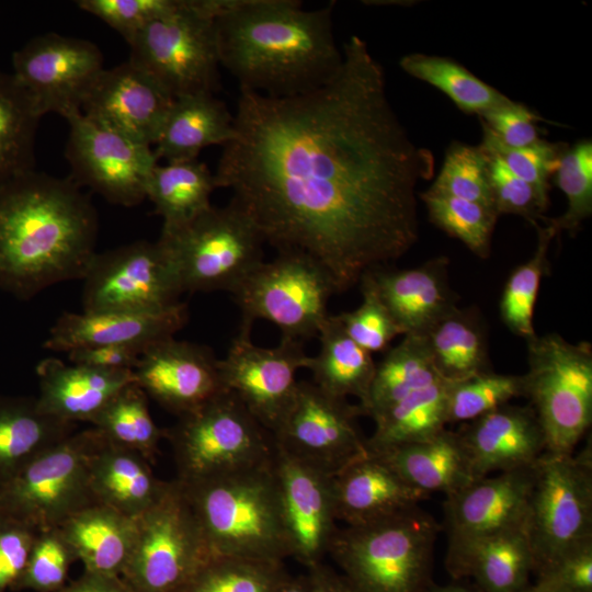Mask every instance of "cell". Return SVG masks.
Listing matches in <instances>:
<instances>
[{
  "mask_svg": "<svg viewBox=\"0 0 592 592\" xmlns=\"http://www.w3.org/2000/svg\"><path fill=\"white\" fill-rule=\"evenodd\" d=\"M341 49L338 69L308 91L240 89L235 136L214 172L265 242L311 257L338 294L413 247L415 189L434 172L433 153L399 119L366 42L353 35Z\"/></svg>",
  "mask_w": 592,
  "mask_h": 592,
  "instance_id": "1",
  "label": "cell"
},
{
  "mask_svg": "<svg viewBox=\"0 0 592 592\" xmlns=\"http://www.w3.org/2000/svg\"><path fill=\"white\" fill-rule=\"evenodd\" d=\"M98 230L91 200L69 178L31 170L0 183V288L27 299L82 280Z\"/></svg>",
  "mask_w": 592,
  "mask_h": 592,
  "instance_id": "2",
  "label": "cell"
},
{
  "mask_svg": "<svg viewBox=\"0 0 592 592\" xmlns=\"http://www.w3.org/2000/svg\"><path fill=\"white\" fill-rule=\"evenodd\" d=\"M220 66L240 89L288 96L326 81L340 66L332 10L296 0H213Z\"/></svg>",
  "mask_w": 592,
  "mask_h": 592,
  "instance_id": "3",
  "label": "cell"
},
{
  "mask_svg": "<svg viewBox=\"0 0 592 592\" xmlns=\"http://www.w3.org/2000/svg\"><path fill=\"white\" fill-rule=\"evenodd\" d=\"M181 485L214 556L278 562L292 557L274 462Z\"/></svg>",
  "mask_w": 592,
  "mask_h": 592,
  "instance_id": "4",
  "label": "cell"
},
{
  "mask_svg": "<svg viewBox=\"0 0 592 592\" xmlns=\"http://www.w3.org/2000/svg\"><path fill=\"white\" fill-rule=\"evenodd\" d=\"M442 526L419 505L339 527L329 549L355 592H426Z\"/></svg>",
  "mask_w": 592,
  "mask_h": 592,
  "instance_id": "5",
  "label": "cell"
},
{
  "mask_svg": "<svg viewBox=\"0 0 592 592\" xmlns=\"http://www.w3.org/2000/svg\"><path fill=\"white\" fill-rule=\"evenodd\" d=\"M164 430L184 485L219 478L274 462L276 445L236 395L224 391Z\"/></svg>",
  "mask_w": 592,
  "mask_h": 592,
  "instance_id": "6",
  "label": "cell"
},
{
  "mask_svg": "<svg viewBox=\"0 0 592 592\" xmlns=\"http://www.w3.org/2000/svg\"><path fill=\"white\" fill-rule=\"evenodd\" d=\"M523 397L542 425L546 452L571 454L592 423V345L558 333L526 340Z\"/></svg>",
  "mask_w": 592,
  "mask_h": 592,
  "instance_id": "7",
  "label": "cell"
},
{
  "mask_svg": "<svg viewBox=\"0 0 592 592\" xmlns=\"http://www.w3.org/2000/svg\"><path fill=\"white\" fill-rule=\"evenodd\" d=\"M95 428L73 432L0 483V519L38 532L59 527L95 503L89 485L92 455L103 442Z\"/></svg>",
  "mask_w": 592,
  "mask_h": 592,
  "instance_id": "8",
  "label": "cell"
},
{
  "mask_svg": "<svg viewBox=\"0 0 592 592\" xmlns=\"http://www.w3.org/2000/svg\"><path fill=\"white\" fill-rule=\"evenodd\" d=\"M178 269L183 292L231 293L263 259L264 238L235 201L210 206L189 224L161 232Z\"/></svg>",
  "mask_w": 592,
  "mask_h": 592,
  "instance_id": "9",
  "label": "cell"
},
{
  "mask_svg": "<svg viewBox=\"0 0 592 592\" xmlns=\"http://www.w3.org/2000/svg\"><path fill=\"white\" fill-rule=\"evenodd\" d=\"M136 521V538L121 574L134 592H180L214 556L177 479Z\"/></svg>",
  "mask_w": 592,
  "mask_h": 592,
  "instance_id": "10",
  "label": "cell"
},
{
  "mask_svg": "<svg viewBox=\"0 0 592 592\" xmlns=\"http://www.w3.org/2000/svg\"><path fill=\"white\" fill-rule=\"evenodd\" d=\"M128 45V60L173 98L214 94L219 88L215 23L200 0H178L174 9L148 23Z\"/></svg>",
  "mask_w": 592,
  "mask_h": 592,
  "instance_id": "11",
  "label": "cell"
},
{
  "mask_svg": "<svg viewBox=\"0 0 592 592\" xmlns=\"http://www.w3.org/2000/svg\"><path fill=\"white\" fill-rule=\"evenodd\" d=\"M241 321L263 319L283 338L305 342L318 337L330 314L328 301L337 288L328 272L311 257L282 251L261 262L232 292Z\"/></svg>",
  "mask_w": 592,
  "mask_h": 592,
  "instance_id": "12",
  "label": "cell"
},
{
  "mask_svg": "<svg viewBox=\"0 0 592 592\" xmlns=\"http://www.w3.org/2000/svg\"><path fill=\"white\" fill-rule=\"evenodd\" d=\"M527 535L540 572L592 538V447L577 455L545 452L535 463Z\"/></svg>",
  "mask_w": 592,
  "mask_h": 592,
  "instance_id": "13",
  "label": "cell"
},
{
  "mask_svg": "<svg viewBox=\"0 0 592 592\" xmlns=\"http://www.w3.org/2000/svg\"><path fill=\"white\" fill-rule=\"evenodd\" d=\"M357 403L298 382L294 399L272 432L276 449L329 476L368 453Z\"/></svg>",
  "mask_w": 592,
  "mask_h": 592,
  "instance_id": "14",
  "label": "cell"
},
{
  "mask_svg": "<svg viewBox=\"0 0 592 592\" xmlns=\"http://www.w3.org/2000/svg\"><path fill=\"white\" fill-rule=\"evenodd\" d=\"M82 310H158L184 293L166 246L138 240L95 253L84 275Z\"/></svg>",
  "mask_w": 592,
  "mask_h": 592,
  "instance_id": "15",
  "label": "cell"
},
{
  "mask_svg": "<svg viewBox=\"0 0 592 592\" xmlns=\"http://www.w3.org/2000/svg\"><path fill=\"white\" fill-rule=\"evenodd\" d=\"M65 119L69 124L65 156L72 182L125 207L146 200L150 173L159 163L152 147L106 128L81 112Z\"/></svg>",
  "mask_w": 592,
  "mask_h": 592,
  "instance_id": "16",
  "label": "cell"
},
{
  "mask_svg": "<svg viewBox=\"0 0 592 592\" xmlns=\"http://www.w3.org/2000/svg\"><path fill=\"white\" fill-rule=\"evenodd\" d=\"M12 77L42 117L66 118L81 106L103 71V55L92 42L46 33L13 53Z\"/></svg>",
  "mask_w": 592,
  "mask_h": 592,
  "instance_id": "17",
  "label": "cell"
},
{
  "mask_svg": "<svg viewBox=\"0 0 592 592\" xmlns=\"http://www.w3.org/2000/svg\"><path fill=\"white\" fill-rule=\"evenodd\" d=\"M251 323L240 322L224 358L218 361L226 391L238 397L249 412L271 433L296 394V373L306 368L309 355L300 340L283 338L273 348L254 344Z\"/></svg>",
  "mask_w": 592,
  "mask_h": 592,
  "instance_id": "18",
  "label": "cell"
},
{
  "mask_svg": "<svg viewBox=\"0 0 592 592\" xmlns=\"http://www.w3.org/2000/svg\"><path fill=\"white\" fill-rule=\"evenodd\" d=\"M218 361L208 346L170 337L148 345L133 373L147 397L181 417L226 391Z\"/></svg>",
  "mask_w": 592,
  "mask_h": 592,
  "instance_id": "19",
  "label": "cell"
},
{
  "mask_svg": "<svg viewBox=\"0 0 592 592\" xmlns=\"http://www.w3.org/2000/svg\"><path fill=\"white\" fill-rule=\"evenodd\" d=\"M274 468L292 557L308 569L322 562L339 530L333 477L277 449Z\"/></svg>",
  "mask_w": 592,
  "mask_h": 592,
  "instance_id": "20",
  "label": "cell"
},
{
  "mask_svg": "<svg viewBox=\"0 0 592 592\" xmlns=\"http://www.w3.org/2000/svg\"><path fill=\"white\" fill-rule=\"evenodd\" d=\"M174 98L148 72L127 60L103 69L81 113L137 143L152 147Z\"/></svg>",
  "mask_w": 592,
  "mask_h": 592,
  "instance_id": "21",
  "label": "cell"
},
{
  "mask_svg": "<svg viewBox=\"0 0 592 592\" xmlns=\"http://www.w3.org/2000/svg\"><path fill=\"white\" fill-rule=\"evenodd\" d=\"M475 480L534 465L546 452L533 408L503 405L456 431Z\"/></svg>",
  "mask_w": 592,
  "mask_h": 592,
  "instance_id": "22",
  "label": "cell"
},
{
  "mask_svg": "<svg viewBox=\"0 0 592 592\" xmlns=\"http://www.w3.org/2000/svg\"><path fill=\"white\" fill-rule=\"evenodd\" d=\"M535 464L477 479L446 496L443 524L447 539L526 526Z\"/></svg>",
  "mask_w": 592,
  "mask_h": 592,
  "instance_id": "23",
  "label": "cell"
},
{
  "mask_svg": "<svg viewBox=\"0 0 592 592\" xmlns=\"http://www.w3.org/2000/svg\"><path fill=\"white\" fill-rule=\"evenodd\" d=\"M187 319V306L183 303L158 310L64 312L50 328L44 348L69 352L92 345L148 346L174 337Z\"/></svg>",
  "mask_w": 592,
  "mask_h": 592,
  "instance_id": "24",
  "label": "cell"
},
{
  "mask_svg": "<svg viewBox=\"0 0 592 592\" xmlns=\"http://www.w3.org/2000/svg\"><path fill=\"white\" fill-rule=\"evenodd\" d=\"M447 257L430 259L419 266L379 267L364 275L371 281L402 335H425L457 306L449 285Z\"/></svg>",
  "mask_w": 592,
  "mask_h": 592,
  "instance_id": "25",
  "label": "cell"
},
{
  "mask_svg": "<svg viewBox=\"0 0 592 592\" xmlns=\"http://www.w3.org/2000/svg\"><path fill=\"white\" fill-rule=\"evenodd\" d=\"M445 565L454 579L473 578L480 592H520L534 571L527 528L447 539Z\"/></svg>",
  "mask_w": 592,
  "mask_h": 592,
  "instance_id": "26",
  "label": "cell"
},
{
  "mask_svg": "<svg viewBox=\"0 0 592 592\" xmlns=\"http://www.w3.org/2000/svg\"><path fill=\"white\" fill-rule=\"evenodd\" d=\"M333 492L338 521L349 526L386 519L431 497L369 451L333 476Z\"/></svg>",
  "mask_w": 592,
  "mask_h": 592,
  "instance_id": "27",
  "label": "cell"
},
{
  "mask_svg": "<svg viewBox=\"0 0 592 592\" xmlns=\"http://www.w3.org/2000/svg\"><path fill=\"white\" fill-rule=\"evenodd\" d=\"M36 375L41 411L72 423H91L124 387L135 382L133 371L67 364L57 357L42 360Z\"/></svg>",
  "mask_w": 592,
  "mask_h": 592,
  "instance_id": "28",
  "label": "cell"
},
{
  "mask_svg": "<svg viewBox=\"0 0 592 592\" xmlns=\"http://www.w3.org/2000/svg\"><path fill=\"white\" fill-rule=\"evenodd\" d=\"M94 500L137 519L166 492L169 481L157 478L140 454L103 440L89 465Z\"/></svg>",
  "mask_w": 592,
  "mask_h": 592,
  "instance_id": "29",
  "label": "cell"
},
{
  "mask_svg": "<svg viewBox=\"0 0 592 592\" xmlns=\"http://www.w3.org/2000/svg\"><path fill=\"white\" fill-rule=\"evenodd\" d=\"M235 136L234 114L212 93L174 98L153 145L166 162L197 159L209 146H225Z\"/></svg>",
  "mask_w": 592,
  "mask_h": 592,
  "instance_id": "30",
  "label": "cell"
},
{
  "mask_svg": "<svg viewBox=\"0 0 592 592\" xmlns=\"http://www.w3.org/2000/svg\"><path fill=\"white\" fill-rule=\"evenodd\" d=\"M59 530L86 572L121 576L134 546L137 521L95 502L72 514Z\"/></svg>",
  "mask_w": 592,
  "mask_h": 592,
  "instance_id": "31",
  "label": "cell"
},
{
  "mask_svg": "<svg viewBox=\"0 0 592 592\" xmlns=\"http://www.w3.org/2000/svg\"><path fill=\"white\" fill-rule=\"evenodd\" d=\"M375 454L409 485L430 496L442 492L446 497L475 481L456 431L445 429L426 441Z\"/></svg>",
  "mask_w": 592,
  "mask_h": 592,
  "instance_id": "32",
  "label": "cell"
},
{
  "mask_svg": "<svg viewBox=\"0 0 592 592\" xmlns=\"http://www.w3.org/2000/svg\"><path fill=\"white\" fill-rule=\"evenodd\" d=\"M75 429L42 412L35 397L0 396V483Z\"/></svg>",
  "mask_w": 592,
  "mask_h": 592,
  "instance_id": "33",
  "label": "cell"
},
{
  "mask_svg": "<svg viewBox=\"0 0 592 592\" xmlns=\"http://www.w3.org/2000/svg\"><path fill=\"white\" fill-rule=\"evenodd\" d=\"M319 351L310 356L306 368L312 383L323 391L343 399L354 397L362 406L367 399L376 363L373 354L355 343L330 315L319 334Z\"/></svg>",
  "mask_w": 592,
  "mask_h": 592,
  "instance_id": "34",
  "label": "cell"
},
{
  "mask_svg": "<svg viewBox=\"0 0 592 592\" xmlns=\"http://www.w3.org/2000/svg\"><path fill=\"white\" fill-rule=\"evenodd\" d=\"M217 189L214 172L198 159L157 164L147 183L155 214L162 218L161 232L174 231L208 209Z\"/></svg>",
  "mask_w": 592,
  "mask_h": 592,
  "instance_id": "35",
  "label": "cell"
},
{
  "mask_svg": "<svg viewBox=\"0 0 592 592\" xmlns=\"http://www.w3.org/2000/svg\"><path fill=\"white\" fill-rule=\"evenodd\" d=\"M439 377L456 382L492 371L480 312L456 307L424 335Z\"/></svg>",
  "mask_w": 592,
  "mask_h": 592,
  "instance_id": "36",
  "label": "cell"
},
{
  "mask_svg": "<svg viewBox=\"0 0 592 592\" xmlns=\"http://www.w3.org/2000/svg\"><path fill=\"white\" fill-rule=\"evenodd\" d=\"M367 449L378 453L426 441L446 429V382L437 379L373 418Z\"/></svg>",
  "mask_w": 592,
  "mask_h": 592,
  "instance_id": "37",
  "label": "cell"
},
{
  "mask_svg": "<svg viewBox=\"0 0 592 592\" xmlns=\"http://www.w3.org/2000/svg\"><path fill=\"white\" fill-rule=\"evenodd\" d=\"M376 363L363 415L374 418L411 392L441 379L434 368L424 335H403Z\"/></svg>",
  "mask_w": 592,
  "mask_h": 592,
  "instance_id": "38",
  "label": "cell"
},
{
  "mask_svg": "<svg viewBox=\"0 0 592 592\" xmlns=\"http://www.w3.org/2000/svg\"><path fill=\"white\" fill-rule=\"evenodd\" d=\"M399 66L409 76L440 90L467 114L481 116L513 101L448 57L412 53L402 56Z\"/></svg>",
  "mask_w": 592,
  "mask_h": 592,
  "instance_id": "39",
  "label": "cell"
},
{
  "mask_svg": "<svg viewBox=\"0 0 592 592\" xmlns=\"http://www.w3.org/2000/svg\"><path fill=\"white\" fill-rule=\"evenodd\" d=\"M41 118L12 75L0 71V183L34 170Z\"/></svg>",
  "mask_w": 592,
  "mask_h": 592,
  "instance_id": "40",
  "label": "cell"
},
{
  "mask_svg": "<svg viewBox=\"0 0 592 592\" xmlns=\"http://www.w3.org/2000/svg\"><path fill=\"white\" fill-rule=\"evenodd\" d=\"M110 443L134 451L155 462L164 430L159 428L148 407V397L136 382L124 387L92 420Z\"/></svg>",
  "mask_w": 592,
  "mask_h": 592,
  "instance_id": "41",
  "label": "cell"
},
{
  "mask_svg": "<svg viewBox=\"0 0 592 592\" xmlns=\"http://www.w3.org/2000/svg\"><path fill=\"white\" fill-rule=\"evenodd\" d=\"M534 226L537 243L533 255L516 266L506 280L499 303L500 317L506 328L525 340L536 334L534 311L542 278L548 269V250L559 235L550 218Z\"/></svg>",
  "mask_w": 592,
  "mask_h": 592,
  "instance_id": "42",
  "label": "cell"
},
{
  "mask_svg": "<svg viewBox=\"0 0 592 592\" xmlns=\"http://www.w3.org/2000/svg\"><path fill=\"white\" fill-rule=\"evenodd\" d=\"M429 220L458 239L475 255L487 259L491 252L493 230L499 217L496 209L482 204L429 190L419 194Z\"/></svg>",
  "mask_w": 592,
  "mask_h": 592,
  "instance_id": "43",
  "label": "cell"
},
{
  "mask_svg": "<svg viewBox=\"0 0 592 592\" xmlns=\"http://www.w3.org/2000/svg\"><path fill=\"white\" fill-rule=\"evenodd\" d=\"M283 562L213 556L180 592H272Z\"/></svg>",
  "mask_w": 592,
  "mask_h": 592,
  "instance_id": "44",
  "label": "cell"
},
{
  "mask_svg": "<svg viewBox=\"0 0 592 592\" xmlns=\"http://www.w3.org/2000/svg\"><path fill=\"white\" fill-rule=\"evenodd\" d=\"M517 397H523L522 375L488 371L446 382L447 424L470 422Z\"/></svg>",
  "mask_w": 592,
  "mask_h": 592,
  "instance_id": "45",
  "label": "cell"
},
{
  "mask_svg": "<svg viewBox=\"0 0 592 592\" xmlns=\"http://www.w3.org/2000/svg\"><path fill=\"white\" fill-rule=\"evenodd\" d=\"M430 192L468 200L493 207L489 181V161L485 148L479 145L452 143Z\"/></svg>",
  "mask_w": 592,
  "mask_h": 592,
  "instance_id": "46",
  "label": "cell"
},
{
  "mask_svg": "<svg viewBox=\"0 0 592 592\" xmlns=\"http://www.w3.org/2000/svg\"><path fill=\"white\" fill-rule=\"evenodd\" d=\"M554 175L567 198V208L550 220L559 234L573 236L592 214V141L583 139L568 146Z\"/></svg>",
  "mask_w": 592,
  "mask_h": 592,
  "instance_id": "47",
  "label": "cell"
},
{
  "mask_svg": "<svg viewBox=\"0 0 592 592\" xmlns=\"http://www.w3.org/2000/svg\"><path fill=\"white\" fill-rule=\"evenodd\" d=\"M77 557L59 527L38 532L14 590L57 592L66 585Z\"/></svg>",
  "mask_w": 592,
  "mask_h": 592,
  "instance_id": "48",
  "label": "cell"
},
{
  "mask_svg": "<svg viewBox=\"0 0 592 592\" xmlns=\"http://www.w3.org/2000/svg\"><path fill=\"white\" fill-rule=\"evenodd\" d=\"M361 305L351 311L334 315L344 332L371 354L385 352L391 341L402 335L390 312L375 292L371 281L363 275L358 282Z\"/></svg>",
  "mask_w": 592,
  "mask_h": 592,
  "instance_id": "49",
  "label": "cell"
},
{
  "mask_svg": "<svg viewBox=\"0 0 592 592\" xmlns=\"http://www.w3.org/2000/svg\"><path fill=\"white\" fill-rule=\"evenodd\" d=\"M480 123L482 128L480 145L496 153L514 175L549 192V181L568 145L550 143L543 138L530 146L512 148L503 145L482 122Z\"/></svg>",
  "mask_w": 592,
  "mask_h": 592,
  "instance_id": "50",
  "label": "cell"
},
{
  "mask_svg": "<svg viewBox=\"0 0 592 592\" xmlns=\"http://www.w3.org/2000/svg\"><path fill=\"white\" fill-rule=\"evenodd\" d=\"M485 150L488 153L493 207L498 215H516L532 226L543 223L549 204L548 191L514 175L496 153Z\"/></svg>",
  "mask_w": 592,
  "mask_h": 592,
  "instance_id": "51",
  "label": "cell"
},
{
  "mask_svg": "<svg viewBox=\"0 0 592 592\" xmlns=\"http://www.w3.org/2000/svg\"><path fill=\"white\" fill-rule=\"evenodd\" d=\"M178 0H79L76 4L114 29L127 44L148 23L170 12Z\"/></svg>",
  "mask_w": 592,
  "mask_h": 592,
  "instance_id": "52",
  "label": "cell"
},
{
  "mask_svg": "<svg viewBox=\"0 0 592 592\" xmlns=\"http://www.w3.org/2000/svg\"><path fill=\"white\" fill-rule=\"evenodd\" d=\"M479 118L508 147H525L543 139L537 126L543 117L515 101L487 112Z\"/></svg>",
  "mask_w": 592,
  "mask_h": 592,
  "instance_id": "53",
  "label": "cell"
},
{
  "mask_svg": "<svg viewBox=\"0 0 592 592\" xmlns=\"http://www.w3.org/2000/svg\"><path fill=\"white\" fill-rule=\"evenodd\" d=\"M38 531L10 519H0V592L14 590Z\"/></svg>",
  "mask_w": 592,
  "mask_h": 592,
  "instance_id": "54",
  "label": "cell"
},
{
  "mask_svg": "<svg viewBox=\"0 0 592 592\" xmlns=\"http://www.w3.org/2000/svg\"><path fill=\"white\" fill-rule=\"evenodd\" d=\"M537 581L567 592H592V538L571 548L538 572Z\"/></svg>",
  "mask_w": 592,
  "mask_h": 592,
  "instance_id": "55",
  "label": "cell"
},
{
  "mask_svg": "<svg viewBox=\"0 0 592 592\" xmlns=\"http://www.w3.org/2000/svg\"><path fill=\"white\" fill-rule=\"evenodd\" d=\"M146 348L134 344L92 345L73 349L67 354L72 364L112 371H133Z\"/></svg>",
  "mask_w": 592,
  "mask_h": 592,
  "instance_id": "56",
  "label": "cell"
},
{
  "mask_svg": "<svg viewBox=\"0 0 592 592\" xmlns=\"http://www.w3.org/2000/svg\"><path fill=\"white\" fill-rule=\"evenodd\" d=\"M57 592H134L121 576L83 572Z\"/></svg>",
  "mask_w": 592,
  "mask_h": 592,
  "instance_id": "57",
  "label": "cell"
},
{
  "mask_svg": "<svg viewBox=\"0 0 592 592\" xmlns=\"http://www.w3.org/2000/svg\"><path fill=\"white\" fill-rule=\"evenodd\" d=\"M307 573L311 592H355L341 573L323 561L308 568Z\"/></svg>",
  "mask_w": 592,
  "mask_h": 592,
  "instance_id": "58",
  "label": "cell"
},
{
  "mask_svg": "<svg viewBox=\"0 0 592 592\" xmlns=\"http://www.w3.org/2000/svg\"><path fill=\"white\" fill-rule=\"evenodd\" d=\"M272 592H311L308 573L292 576L286 572Z\"/></svg>",
  "mask_w": 592,
  "mask_h": 592,
  "instance_id": "59",
  "label": "cell"
},
{
  "mask_svg": "<svg viewBox=\"0 0 592 592\" xmlns=\"http://www.w3.org/2000/svg\"><path fill=\"white\" fill-rule=\"evenodd\" d=\"M520 592H567L560 588H557L553 584H549V583H546V582H542V581H537L535 584L533 585H526L523 590H521Z\"/></svg>",
  "mask_w": 592,
  "mask_h": 592,
  "instance_id": "60",
  "label": "cell"
},
{
  "mask_svg": "<svg viewBox=\"0 0 592 592\" xmlns=\"http://www.w3.org/2000/svg\"><path fill=\"white\" fill-rule=\"evenodd\" d=\"M426 592H480L460 584L434 585L432 584Z\"/></svg>",
  "mask_w": 592,
  "mask_h": 592,
  "instance_id": "61",
  "label": "cell"
}]
</instances>
